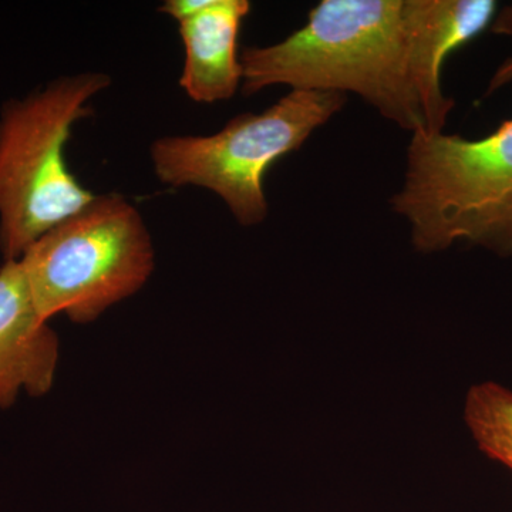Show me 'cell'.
Masks as SVG:
<instances>
[{
  "label": "cell",
  "mask_w": 512,
  "mask_h": 512,
  "mask_svg": "<svg viewBox=\"0 0 512 512\" xmlns=\"http://www.w3.org/2000/svg\"><path fill=\"white\" fill-rule=\"evenodd\" d=\"M412 47V79L419 94L427 133L446 127L454 100L441 89V69L450 53L490 28L494 0H404Z\"/></svg>",
  "instance_id": "obj_6"
},
{
  "label": "cell",
  "mask_w": 512,
  "mask_h": 512,
  "mask_svg": "<svg viewBox=\"0 0 512 512\" xmlns=\"http://www.w3.org/2000/svg\"><path fill=\"white\" fill-rule=\"evenodd\" d=\"M393 211L410 225L414 249L446 251L457 242L512 256V117L478 140L412 134Z\"/></svg>",
  "instance_id": "obj_2"
},
{
  "label": "cell",
  "mask_w": 512,
  "mask_h": 512,
  "mask_svg": "<svg viewBox=\"0 0 512 512\" xmlns=\"http://www.w3.org/2000/svg\"><path fill=\"white\" fill-rule=\"evenodd\" d=\"M510 82H512V57L505 60V62L498 67L493 79H491L490 86H488V94L501 89V87H504L505 84Z\"/></svg>",
  "instance_id": "obj_11"
},
{
  "label": "cell",
  "mask_w": 512,
  "mask_h": 512,
  "mask_svg": "<svg viewBox=\"0 0 512 512\" xmlns=\"http://www.w3.org/2000/svg\"><path fill=\"white\" fill-rule=\"evenodd\" d=\"M410 57L404 0H322L282 42L241 53L242 92L355 93L403 130L427 133Z\"/></svg>",
  "instance_id": "obj_1"
},
{
  "label": "cell",
  "mask_w": 512,
  "mask_h": 512,
  "mask_svg": "<svg viewBox=\"0 0 512 512\" xmlns=\"http://www.w3.org/2000/svg\"><path fill=\"white\" fill-rule=\"evenodd\" d=\"M490 29L494 35L512 37V5L505 6V8L501 9L500 12L495 13Z\"/></svg>",
  "instance_id": "obj_10"
},
{
  "label": "cell",
  "mask_w": 512,
  "mask_h": 512,
  "mask_svg": "<svg viewBox=\"0 0 512 512\" xmlns=\"http://www.w3.org/2000/svg\"><path fill=\"white\" fill-rule=\"evenodd\" d=\"M345 103L342 93L291 90L264 113L234 117L211 136L160 138L151 147L154 171L171 187L215 192L244 227L262 224L266 171L298 151Z\"/></svg>",
  "instance_id": "obj_5"
},
{
  "label": "cell",
  "mask_w": 512,
  "mask_h": 512,
  "mask_svg": "<svg viewBox=\"0 0 512 512\" xmlns=\"http://www.w3.org/2000/svg\"><path fill=\"white\" fill-rule=\"evenodd\" d=\"M104 73L62 77L43 92L10 101L0 117V251L19 261L47 232L96 195L69 170L64 150L89 101L110 86Z\"/></svg>",
  "instance_id": "obj_3"
},
{
  "label": "cell",
  "mask_w": 512,
  "mask_h": 512,
  "mask_svg": "<svg viewBox=\"0 0 512 512\" xmlns=\"http://www.w3.org/2000/svg\"><path fill=\"white\" fill-rule=\"evenodd\" d=\"M464 419L478 448L512 471V392L494 382L471 387Z\"/></svg>",
  "instance_id": "obj_9"
},
{
  "label": "cell",
  "mask_w": 512,
  "mask_h": 512,
  "mask_svg": "<svg viewBox=\"0 0 512 512\" xmlns=\"http://www.w3.org/2000/svg\"><path fill=\"white\" fill-rule=\"evenodd\" d=\"M59 342L40 318L20 261L0 268V407L15 403L20 390L43 396L55 380Z\"/></svg>",
  "instance_id": "obj_7"
},
{
  "label": "cell",
  "mask_w": 512,
  "mask_h": 512,
  "mask_svg": "<svg viewBox=\"0 0 512 512\" xmlns=\"http://www.w3.org/2000/svg\"><path fill=\"white\" fill-rule=\"evenodd\" d=\"M251 12L248 0H211L198 15L180 22L185 64L180 86L197 103L229 100L242 84L238 36Z\"/></svg>",
  "instance_id": "obj_8"
},
{
  "label": "cell",
  "mask_w": 512,
  "mask_h": 512,
  "mask_svg": "<svg viewBox=\"0 0 512 512\" xmlns=\"http://www.w3.org/2000/svg\"><path fill=\"white\" fill-rule=\"evenodd\" d=\"M40 318L89 323L140 291L154 269L143 217L120 194L94 197L19 259Z\"/></svg>",
  "instance_id": "obj_4"
}]
</instances>
